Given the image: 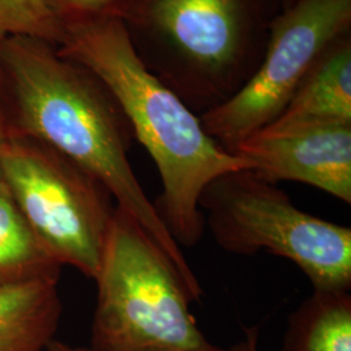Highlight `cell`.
Returning <instances> with one entry per match:
<instances>
[{
	"mask_svg": "<svg viewBox=\"0 0 351 351\" xmlns=\"http://www.w3.org/2000/svg\"><path fill=\"white\" fill-rule=\"evenodd\" d=\"M284 351H351L350 290H314L289 316Z\"/></svg>",
	"mask_w": 351,
	"mask_h": 351,
	"instance_id": "8fae6325",
	"label": "cell"
},
{
	"mask_svg": "<svg viewBox=\"0 0 351 351\" xmlns=\"http://www.w3.org/2000/svg\"><path fill=\"white\" fill-rule=\"evenodd\" d=\"M246 337L241 339L233 346L228 348L226 351H258V342H259V335H261V326H250L245 329ZM46 351H94L88 346H75L66 343L60 339H53L49 345Z\"/></svg>",
	"mask_w": 351,
	"mask_h": 351,
	"instance_id": "9a60e30c",
	"label": "cell"
},
{
	"mask_svg": "<svg viewBox=\"0 0 351 351\" xmlns=\"http://www.w3.org/2000/svg\"><path fill=\"white\" fill-rule=\"evenodd\" d=\"M251 171L277 184L295 181L351 203V125L290 134L256 133L232 151Z\"/></svg>",
	"mask_w": 351,
	"mask_h": 351,
	"instance_id": "ba28073f",
	"label": "cell"
},
{
	"mask_svg": "<svg viewBox=\"0 0 351 351\" xmlns=\"http://www.w3.org/2000/svg\"><path fill=\"white\" fill-rule=\"evenodd\" d=\"M3 182L45 250L94 280L116 207L110 191L63 154L21 137L5 145Z\"/></svg>",
	"mask_w": 351,
	"mask_h": 351,
	"instance_id": "8992f818",
	"label": "cell"
},
{
	"mask_svg": "<svg viewBox=\"0 0 351 351\" xmlns=\"http://www.w3.org/2000/svg\"><path fill=\"white\" fill-rule=\"evenodd\" d=\"M297 0H281V4H282V11H285V10H288L290 8L294 3H295Z\"/></svg>",
	"mask_w": 351,
	"mask_h": 351,
	"instance_id": "e0dca14e",
	"label": "cell"
},
{
	"mask_svg": "<svg viewBox=\"0 0 351 351\" xmlns=\"http://www.w3.org/2000/svg\"><path fill=\"white\" fill-rule=\"evenodd\" d=\"M37 38L59 47L63 26L43 0H0V39Z\"/></svg>",
	"mask_w": 351,
	"mask_h": 351,
	"instance_id": "4fadbf2b",
	"label": "cell"
},
{
	"mask_svg": "<svg viewBox=\"0 0 351 351\" xmlns=\"http://www.w3.org/2000/svg\"><path fill=\"white\" fill-rule=\"evenodd\" d=\"M50 12L60 24L95 19L116 17L121 19L132 0H43Z\"/></svg>",
	"mask_w": 351,
	"mask_h": 351,
	"instance_id": "5bb4252c",
	"label": "cell"
},
{
	"mask_svg": "<svg viewBox=\"0 0 351 351\" xmlns=\"http://www.w3.org/2000/svg\"><path fill=\"white\" fill-rule=\"evenodd\" d=\"M349 33L351 0H297L275 19L250 81L232 99L199 116L204 132L232 154L276 120L319 58Z\"/></svg>",
	"mask_w": 351,
	"mask_h": 351,
	"instance_id": "52a82bcc",
	"label": "cell"
},
{
	"mask_svg": "<svg viewBox=\"0 0 351 351\" xmlns=\"http://www.w3.org/2000/svg\"><path fill=\"white\" fill-rule=\"evenodd\" d=\"M94 281L90 349L226 351L204 336L172 267L117 206Z\"/></svg>",
	"mask_w": 351,
	"mask_h": 351,
	"instance_id": "277c9868",
	"label": "cell"
},
{
	"mask_svg": "<svg viewBox=\"0 0 351 351\" xmlns=\"http://www.w3.org/2000/svg\"><path fill=\"white\" fill-rule=\"evenodd\" d=\"M199 207L204 226L226 252H269L297 264L314 290H350V228L302 211L254 171L216 177L202 191Z\"/></svg>",
	"mask_w": 351,
	"mask_h": 351,
	"instance_id": "5b68a950",
	"label": "cell"
},
{
	"mask_svg": "<svg viewBox=\"0 0 351 351\" xmlns=\"http://www.w3.org/2000/svg\"><path fill=\"white\" fill-rule=\"evenodd\" d=\"M0 116L8 137L40 142L95 177L162 252L189 300L201 301V281L129 160L133 129L97 75L46 40L1 38Z\"/></svg>",
	"mask_w": 351,
	"mask_h": 351,
	"instance_id": "6da1fadb",
	"label": "cell"
},
{
	"mask_svg": "<svg viewBox=\"0 0 351 351\" xmlns=\"http://www.w3.org/2000/svg\"><path fill=\"white\" fill-rule=\"evenodd\" d=\"M8 133L4 125V121L0 116V185L3 184V156H4V150H5V145L8 142Z\"/></svg>",
	"mask_w": 351,
	"mask_h": 351,
	"instance_id": "2e32d148",
	"label": "cell"
},
{
	"mask_svg": "<svg viewBox=\"0 0 351 351\" xmlns=\"http://www.w3.org/2000/svg\"><path fill=\"white\" fill-rule=\"evenodd\" d=\"M281 0H132L121 23L141 62L201 116L263 60Z\"/></svg>",
	"mask_w": 351,
	"mask_h": 351,
	"instance_id": "3957f363",
	"label": "cell"
},
{
	"mask_svg": "<svg viewBox=\"0 0 351 351\" xmlns=\"http://www.w3.org/2000/svg\"><path fill=\"white\" fill-rule=\"evenodd\" d=\"M63 265L39 243L13 201L0 185V288L30 281L58 278Z\"/></svg>",
	"mask_w": 351,
	"mask_h": 351,
	"instance_id": "7c38bea8",
	"label": "cell"
},
{
	"mask_svg": "<svg viewBox=\"0 0 351 351\" xmlns=\"http://www.w3.org/2000/svg\"><path fill=\"white\" fill-rule=\"evenodd\" d=\"M63 313L59 280L0 288V351H46Z\"/></svg>",
	"mask_w": 351,
	"mask_h": 351,
	"instance_id": "30bf717a",
	"label": "cell"
},
{
	"mask_svg": "<svg viewBox=\"0 0 351 351\" xmlns=\"http://www.w3.org/2000/svg\"><path fill=\"white\" fill-rule=\"evenodd\" d=\"M62 26L58 51L86 66L111 91L162 178L163 193L154 206L164 226L180 246H195L206 228L202 191L219 176L251 169L250 163L213 141L199 116L143 65L120 19H84Z\"/></svg>",
	"mask_w": 351,
	"mask_h": 351,
	"instance_id": "7a4b0ae2",
	"label": "cell"
},
{
	"mask_svg": "<svg viewBox=\"0 0 351 351\" xmlns=\"http://www.w3.org/2000/svg\"><path fill=\"white\" fill-rule=\"evenodd\" d=\"M339 125H351V33L326 49L285 110L259 133L290 134Z\"/></svg>",
	"mask_w": 351,
	"mask_h": 351,
	"instance_id": "9c48e42d",
	"label": "cell"
}]
</instances>
